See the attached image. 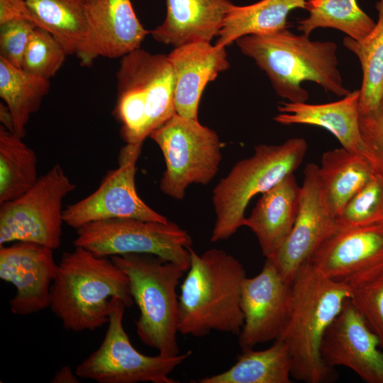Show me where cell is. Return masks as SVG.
I'll use <instances>...</instances> for the list:
<instances>
[{"label":"cell","instance_id":"22","mask_svg":"<svg viewBox=\"0 0 383 383\" xmlns=\"http://www.w3.org/2000/svg\"><path fill=\"white\" fill-rule=\"evenodd\" d=\"M301 187L294 173L262 194L243 226L255 235L262 255L271 257L286 240L296 221Z\"/></svg>","mask_w":383,"mask_h":383},{"label":"cell","instance_id":"1","mask_svg":"<svg viewBox=\"0 0 383 383\" xmlns=\"http://www.w3.org/2000/svg\"><path fill=\"white\" fill-rule=\"evenodd\" d=\"M291 285L287 318L277 340L289 351L292 377L306 383L334 380V369L322 360L321 345L327 328L350 298L349 285L324 277L309 262L299 268Z\"/></svg>","mask_w":383,"mask_h":383},{"label":"cell","instance_id":"28","mask_svg":"<svg viewBox=\"0 0 383 383\" xmlns=\"http://www.w3.org/2000/svg\"><path fill=\"white\" fill-rule=\"evenodd\" d=\"M305 10L309 16L297 21V30L307 36L316 28H330L360 41L376 23L361 9L357 0H306Z\"/></svg>","mask_w":383,"mask_h":383},{"label":"cell","instance_id":"35","mask_svg":"<svg viewBox=\"0 0 383 383\" xmlns=\"http://www.w3.org/2000/svg\"><path fill=\"white\" fill-rule=\"evenodd\" d=\"M38 27L30 21L13 20L0 24V57L21 69L30 37Z\"/></svg>","mask_w":383,"mask_h":383},{"label":"cell","instance_id":"34","mask_svg":"<svg viewBox=\"0 0 383 383\" xmlns=\"http://www.w3.org/2000/svg\"><path fill=\"white\" fill-rule=\"evenodd\" d=\"M359 123L364 144L361 156L373 174L383 181V94L375 109L360 115Z\"/></svg>","mask_w":383,"mask_h":383},{"label":"cell","instance_id":"13","mask_svg":"<svg viewBox=\"0 0 383 383\" xmlns=\"http://www.w3.org/2000/svg\"><path fill=\"white\" fill-rule=\"evenodd\" d=\"M338 230L335 218L326 204L318 165L309 163L304 170L299 209L293 228L284 243L270 258L284 279L292 283L299 268Z\"/></svg>","mask_w":383,"mask_h":383},{"label":"cell","instance_id":"15","mask_svg":"<svg viewBox=\"0 0 383 383\" xmlns=\"http://www.w3.org/2000/svg\"><path fill=\"white\" fill-rule=\"evenodd\" d=\"M291 292V283L270 257L259 274L244 279L240 296L244 322L238 335L242 350L277 339L287 318Z\"/></svg>","mask_w":383,"mask_h":383},{"label":"cell","instance_id":"24","mask_svg":"<svg viewBox=\"0 0 383 383\" xmlns=\"http://www.w3.org/2000/svg\"><path fill=\"white\" fill-rule=\"evenodd\" d=\"M306 0H260L246 6L233 4L224 20L215 45L226 47L248 35H262L287 28V17L305 9Z\"/></svg>","mask_w":383,"mask_h":383},{"label":"cell","instance_id":"6","mask_svg":"<svg viewBox=\"0 0 383 383\" xmlns=\"http://www.w3.org/2000/svg\"><path fill=\"white\" fill-rule=\"evenodd\" d=\"M110 257L128 277L131 295L140 312L135 326L141 342L164 357L180 354L177 288L187 270L152 254Z\"/></svg>","mask_w":383,"mask_h":383},{"label":"cell","instance_id":"30","mask_svg":"<svg viewBox=\"0 0 383 383\" xmlns=\"http://www.w3.org/2000/svg\"><path fill=\"white\" fill-rule=\"evenodd\" d=\"M37 156L22 138L0 126V204L13 200L37 182Z\"/></svg>","mask_w":383,"mask_h":383},{"label":"cell","instance_id":"19","mask_svg":"<svg viewBox=\"0 0 383 383\" xmlns=\"http://www.w3.org/2000/svg\"><path fill=\"white\" fill-rule=\"evenodd\" d=\"M174 79V106L177 114L198 119V108L206 84L230 64L226 47L196 42L176 47L168 55Z\"/></svg>","mask_w":383,"mask_h":383},{"label":"cell","instance_id":"38","mask_svg":"<svg viewBox=\"0 0 383 383\" xmlns=\"http://www.w3.org/2000/svg\"><path fill=\"white\" fill-rule=\"evenodd\" d=\"M0 121L1 126H3L7 131L13 133V123L12 115L5 103L0 104Z\"/></svg>","mask_w":383,"mask_h":383},{"label":"cell","instance_id":"11","mask_svg":"<svg viewBox=\"0 0 383 383\" xmlns=\"http://www.w3.org/2000/svg\"><path fill=\"white\" fill-rule=\"evenodd\" d=\"M76 231L74 247L84 248L97 256L152 254L187 270L189 268L192 237L171 221L113 218L87 223Z\"/></svg>","mask_w":383,"mask_h":383},{"label":"cell","instance_id":"21","mask_svg":"<svg viewBox=\"0 0 383 383\" xmlns=\"http://www.w3.org/2000/svg\"><path fill=\"white\" fill-rule=\"evenodd\" d=\"M360 90L326 104L281 102L274 120L283 125L305 124L323 128L333 135L342 148L362 155L364 144L360 129Z\"/></svg>","mask_w":383,"mask_h":383},{"label":"cell","instance_id":"23","mask_svg":"<svg viewBox=\"0 0 383 383\" xmlns=\"http://www.w3.org/2000/svg\"><path fill=\"white\" fill-rule=\"evenodd\" d=\"M318 175L328 209L336 218L373 173L362 156L341 147L323 154Z\"/></svg>","mask_w":383,"mask_h":383},{"label":"cell","instance_id":"2","mask_svg":"<svg viewBox=\"0 0 383 383\" xmlns=\"http://www.w3.org/2000/svg\"><path fill=\"white\" fill-rule=\"evenodd\" d=\"M240 51L252 58L268 77L276 94L292 103H304L309 93L301 84L314 82L343 97L350 92L338 68L337 45L311 40L287 28L262 35H248L235 40Z\"/></svg>","mask_w":383,"mask_h":383},{"label":"cell","instance_id":"12","mask_svg":"<svg viewBox=\"0 0 383 383\" xmlns=\"http://www.w3.org/2000/svg\"><path fill=\"white\" fill-rule=\"evenodd\" d=\"M142 145L143 143H126L120 150L118 167L107 172L99 187L64 210V223L77 229L87 223L113 218L168 222L165 216L148 206L137 193L135 166Z\"/></svg>","mask_w":383,"mask_h":383},{"label":"cell","instance_id":"8","mask_svg":"<svg viewBox=\"0 0 383 383\" xmlns=\"http://www.w3.org/2000/svg\"><path fill=\"white\" fill-rule=\"evenodd\" d=\"M149 137L165 158L166 169L160 188L165 195L181 200L190 184L206 185L217 174L222 143L218 134L198 119L175 113Z\"/></svg>","mask_w":383,"mask_h":383},{"label":"cell","instance_id":"16","mask_svg":"<svg viewBox=\"0 0 383 383\" xmlns=\"http://www.w3.org/2000/svg\"><path fill=\"white\" fill-rule=\"evenodd\" d=\"M321 355L330 368L345 367L367 383H383V350L379 338L350 298L325 332Z\"/></svg>","mask_w":383,"mask_h":383},{"label":"cell","instance_id":"26","mask_svg":"<svg viewBox=\"0 0 383 383\" xmlns=\"http://www.w3.org/2000/svg\"><path fill=\"white\" fill-rule=\"evenodd\" d=\"M50 88L49 79L17 68L0 57V96L13 118V133L26 135V126L32 114L38 111Z\"/></svg>","mask_w":383,"mask_h":383},{"label":"cell","instance_id":"4","mask_svg":"<svg viewBox=\"0 0 383 383\" xmlns=\"http://www.w3.org/2000/svg\"><path fill=\"white\" fill-rule=\"evenodd\" d=\"M134 303L128 277L110 258L81 247L64 252L50 289V308L63 328L94 331L108 323L112 301Z\"/></svg>","mask_w":383,"mask_h":383},{"label":"cell","instance_id":"27","mask_svg":"<svg viewBox=\"0 0 383 383\" xmlns=\"http://www.w3.org/2000/svg\"><path fill=\"white\" fill-rule=\"evenodd\" d=\"M375 8L377 20L372 30L360 41L348 36L343 40L345 48L357 57L361 65L360 115L375 109L383 94V0H379Z\"/></svg>","mask_w":383,"mask_h":383},{"label":"cell","instance_id":"20","mask_svg":"<svg viewBox=\"0 0 383 383\" xmlns=\"http://www.w3.org/2000/svg\"><path fill=\"white\" fill-rule=\"evenodd\" d=\"M166 16L150 30L159 43L174 48L218 37L233 6L231 0H165Z\"/></svg>","mask_w":383,"mask_h":383},{"label":"cell","instance_id":"9","mask_svg":"<svg viewBox=\"0 0 383 383\" xmlns=\"http://www.w3.org/2000/svg\"><path fill=\"white\" fill-rule=\"evenodd\" d=\"M126 306L114 297L108 328L99 347L81 362L75 373L98 383H178L170 373L192 355V350L174 357L142 354L131 344L123 324Z\"/></svg>","mask_w":383,"mask_h":383},{"label":"cell","instance_id":"14","mask_svg":"<svg viewBox=\"0 0 383 383\" xmlns=\"http://www.w3.org/2000/svg\"><path fill=\"white\" fill-rule=\"evenodd\" d=\"M85 16L84 35L75 54L82 67L98 57L121 58L140 48L150 33L131 0H87Z\"/></svg>","mask_w":383,"mask_h":383},{"label":"cell","instance_id":"37","mask_svg":"<svg viewBox=\"0 0 383 383\" xmlns=\"http://www.w3.org/2000/svg\"><path fill=\"white\" fill-rule=\"evenodd\" d=\"M79 377L76 374L75 371L67 366H63L59 369L53 375L50 380L51 383H78Z\"/></svg>","mask_w":383,"mask_h":383},{"label":"cell","instance_id":"32","mask_svg":"<svg viewBox=\"0 0 383 383\" xmlns=\"http://www.w3.org/2000/svg\"><path fill=\"white\" fill-rule=\"evenodd\" d=\"M67 56L63 46L49 31L36 27L28 40L21 69L50 80L61 68Z\"/></svg>","mask_w":383,"mask_h":383},{"label":"cell","instance_id":"3","mask_svg":"<svg viewBox=\"0 0 383 383\" xmlns=\"http://www.w3.org/2000/svg\"><path fill=\"white\" fill-rule=\"evenodd\" d=\"M189 250L190 265L179 295V333L196 338L213 331L238 335L244 322L240 306L244 267L221 249L201 255L192 247Z\"/></svg>","mask_w":383,"mask_h":383},{"label":"cell","instance_id":"25","mask_svg":"<svg viewBox=\"0 0 383 383\" xmlns=\"http://www.w3.org/2000/svg\"><path fill=\"white\" fill-rule=\"evenodd\" d=\"M292 361L287 345L275 340L262 350H243L226 371L197 379L198 383H290Z\"/></svg>","mask_w":383,"mask_h":383},{"label":"cell","instance_id":"10","mask_svg":"<svg viewBox=\"0 0 383 383\" xmlns=\"http://www.w3.org/2000/svg\"><path fill=\"white\" fill-rule=\"evenodd\" d=\"M76 187L57 163L27 192L1 204L0 246L28 242L57 250L62 241V201Z\"/></svg>","mask_w":383,"mask_h":383},{"label":"cell","instance_id":"17","mask_svg":"<svg viewBox=\"0 0 383 383\" xmlns=\"http://www.w3.org/2000/svg\"><path fill=\"white\" fill-rule=\"evenodd\" d=\"M53 251L28 242L0 246V278L16 289L9 301L13 313L27 316L50 307L57 270Z\"/></svg>","mask_w":383,"mask_h":383},{"label":"cell","instance_id":"18","mask_svg":"<svg viewBox=\"0 0 383 383\" xmlns=\"http://www.w3.org/2000/svg\"><path fill=\"white\" fill-rule=\"evenodd\" d=\"M324 277L346 282L383 262V223L337 231L309 261Z\"/></svg>","mask_w":383,"mask_h":383},{"label":"cell","instance_id":"5","mask_svg":"<svg viewBox=\"0 0 383 383\" xmlns=\"http://www.w3.org/2000/svg\"><path fill=\"white\" fill-rule=\"evenodd\" d=\"M175 113L174 79L167 55L139 48L122 57L113 114L123 140L143 143Z\"/></svg>","mask_w":383,"mask_h":383},{"label":"cell","instance_id":"36","mask_svg":"<svg viewBox=\"0 0 383 383\" xmlns=\"http://www.w3.org/2000/svg\"><path fill=\"white\" fill-rule=\"evenodd\" d=\"M13 20L35 23L25 0H0V24Z\"/></svg>","mask_w":383,"mask_h":383},{"label":"cell","instance_id":"7","mask_svg":"<svg viewBox=\"0 0 383 383\" xmlns=\"http://www.w3.org/2000/svg\"><path fill=\"white\" fill-rule=\"evenodd\" d=\"M307 149L304 138H293L279 145H257L252 156L235 163L213 190L216 221L211 242L226 240L243 226L251 199L294 173Z\"/></svg>","mask_w":383,"mask_h":383},{"label":"cell","instance_id":"29","mask_svg":"<svg viewBox=\"0 0 383 383\" xmlns=\"http://www.w3.org/2000/svg\"><path fill=\"white\" fill-rule=\"evenodd\" d=\"M38 27L49 31L67 55L76 54L86 28L87 0H25Z\"/></svg>","mask_w":383,"mask_h":383},{"label":"cell","instance_id":"33","mask_svg":"<svg viewBox=\"0 0 383 383\" xmlns=\"http://www.w3.org/2000/svg\"><path fill=\"white\" fill-rule=\"evenodd\" d=\"M335 220L338 230L383 223V181L373 174Z\"/></svg>","mask_w":383,"mask_h":383},{"label":"cell","instance_id":"31","mask_svg":"<svg viewBox=\"0 0 383 383\" xmlns=\"http://www.w3.org/2000/svg\"><path fill=\"white\" fill-rule=\"evenodd\" d=\"M346 283L351 301L378 337L383 350V262L358 273Z\"/></svg>","mask_w":383,"mask_h":383}]
</instances>
